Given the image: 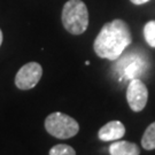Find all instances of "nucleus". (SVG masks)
<instances>
[{
	"mask_svg": "<svg viewBox=\"0 0 155 155\" xmlns=\"http://www.w3.org/2000/svg\"><path fill=\"white\" fill-rule=\"evenodd\" d=\"M51 155H75L76 152L71 146L64 144H59L53 146L50 150Z\"/></svg>",
	"mask_w": 155,
	"mask_h": 155,
	"instance_id": "nucleus-10",
	"label": "nucleus"
},
{
	"mask_svg": "<svg viewBox=\"0 0 155 155\" xmlns=\"http://www.w3.org/2000/svg\"><path fill=\"white\" fill-rule=\"evenodd\" d=\"M145 40L150 47L155 48V21H150L144 27Z\"/></svg>",
	"mask_w": 155,
	"mask_h": 155,
	"instance_id": "nucleus-9",
	"label": "nucleus"
},
{
	"mask_svg": "<svg viewBox=\"0 0 155 155\" xmlns=\"http://www.w3.org/2000/svg\"><path fill=\"white\" fill-rule=\"evenodd\" d=\"M127 100L130 108L134 113L144 109L148 100V90L140 79L132 78L127 89Z\"/></svg>",
	"mask_w": 155,
	"mask_h": 155,
	"instance_id": "nucleus-5",
	"label": "nucleus"
},
{
	"mask_svg": "<svg viewBox=\"0 0 155 155\" xmlns=\"http://www.w3.org/2000/svg\"><path fill=\"white\" fill-rule=\"evenodd\" d=\"M133 5H144L146 2H148L150 0H130Z\"/></svg>",
	"mask_w": 155,
	"mask_h": 155,
	"instance_id": "nucleus-11",
	"label": "nucleus"
},
{
	"mask_svg": "<svg viewBox=\"0 0 155 155\" xmlns=\"http://www.w3.org/2000/svg\"><path fill=\"white\" fill-rule=\"evenodd\" d=\"M45 129L51 136L58 139H69L77 134L79 125L75 118L56 111L46 117Z\"/></svg>",
	"mask_w": 155,
	"mask_h": 155,
	"instance_id": "nucleus-3",
	"label": "nucleus"
},
{
	"mask_svg": "<svg viewBox=\"0 0 155 155\" xmlns=\"http://www.w3.org/2000/svg\"><path fill=\"white\" fill-rule=\"evenodd\" d=\"M43 76V68L37 62H29L20 68L15 76V85L20 90L33 89Z\"/></svg>",
	"mask_w": 155,
	"mask_h": 155,
	"instance_id": "nucleus-4",
	"label": "nucleus"
},
{
	"mask_svg": "<svg viewBox=\"0 0 155 155\" xmlns=\"http://www.w3.org/2000/svg\"><path fill=\"white\" fill-rule=\"evenodd\" d=\"M143 148L146 150H155V122L148 125L141 138Z\"/></svg>",
	"mask_w": 155,
	"mask_h": 155,
	"instance_id": "nucleus-8",
	"label": "nucleus"
},
{
	"mask_svg": "<svg viewBox=\"0 0 155 155\" xmlns=\"http://www.w3.org/2000/svg\"><path fill=\"white\" fill-rule=\"evenodd\" d=\"M1 44H2V31L0 30V46H1Z\"/></svg>",
	"mask_w": 155,
	"mask_h": 155,
	"instance_id": "nucleus-12",
	"label": "nucleus"
},
{
	"mask_svg": "<svg viewBox=\"0 0 155 155\" xmlns=\"http://www.w3.org/2000/svg\"><path fill=\"white\" fill-rule=\"evenodd\" d=\"M109 153L111 155H138L140 150L136 144L130 141H115L109 146Z\"/></svg>",
	"mask_w": 155,
	"mask_h": 155,
	"instance_id": "nucleus-7",
	"label": "nucleus"
},
{
	"mask_svg": "<svg viewBox=\"0 0 155 155\" xmlns=\"http://www.w3.org/2000/svg\"><path fill=\"white\" fill-rule=\"evenodd\" d=\"M132 41L131 31L123 20H114L106 23L94 40L95 54L101 59L114 61L122 55Z\"/></svg>",
	"mask_w": 155,
	"mask_h": 155,
	"instance_id": "nucleus-1",
	"label": "nucleus"
},
{
	"mask_svg": "<svg viewBox=\"0 0 155 155\" xmlns=\"http://www.w3.org/2000/svg\"><path fill=\"white\" fill-rule=\"evenodd\" d=\"M62 24L71 35H82L89 27V12L82 0H69L62 9Z\"/></svg>",
	"mask_w": 155,
	"mask_h": 155,
	"instance_id": "nucleus-2",
	"label": "nucleus"
},
{
	"mask_svg": "<svg viewBox=\"0 0 155 155\" xmlns=\"http://www.w3.org/2000/svg\"><path fill=\"white\" fill-rule=\"evenodd\" d=\"M125 127L120 121H110L105 124L98 132V138L101 141H115L124 137Z\"/></svg>",
	"mask_w": 155,
	"mask_h": 155,
	"instance_id": "nucleus-6",
	"label": "nucleus"
}]
</instances>
